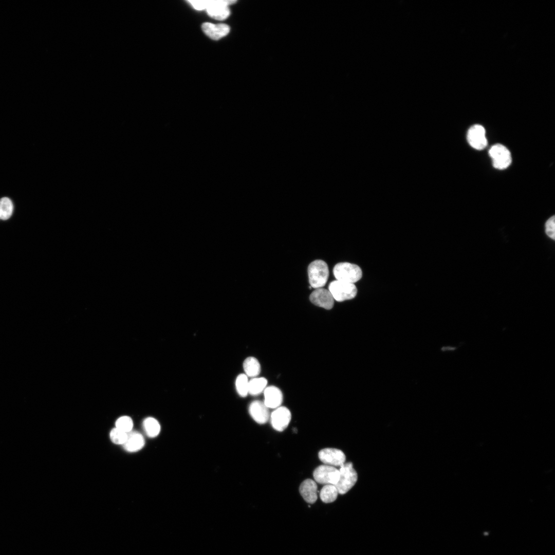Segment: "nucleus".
Here are the masks:
<instances>
[{
  "label": "nucleus",
  "instance_id": "nucleus-1",
  "mask_svg": "<svg viewBox=\"0 0 555 555\" xmlns=\"http://www.w3.org/2000/svg\"><path fill=\"white\" fill-rule=\"evenodd\" d=\"M308 274L311 287L322 288L326 284L328 278V266L322 260H315L308 266Z\"/></svg>",
  "mask_w": 555,
  "mask_h": 555
},
{
  "label": "nucleus",
  "instance_id": "nucleus-2",
  "mask_svg": "<svg viewBox=\"0 0 555 555\" xmlns=\"http://www.w3.org/2000/svg\"><path fill=\"white\" fill-rule=\"evenodd\" d=\"M333 273L336 280L354 284L361 279L362 272L357 265L342 262L337 264L334 267Z\"/></svg>",
  "mask_w": 555,
  "mask_h": 555
},
{
  "label": "nucleus",
  "instance_id": "nucleus-3",
  "mask_svg": "<svg viewBox=\"0 0 555 555\" xmlns=\"http://www.w3.org/2000/svg\"><path fill=\"white\" fill-rule=\"evenodd\" d=\"M340 476L335 485L338 493L344 494L347 493L356 484L358 475L351 462L344 464L339 469Z\"/></svg>",
  "mask_w": 555,
  "mask_h": 555
},
{
  "label": "nucleus",
  "instance_id": "nucleus-4",
  "mask_svg": "<svg viewBox=\"0 0 555 555\" xmlns=\"http://www.w3.org/2000/svg\"><path fill=\"white\" fill-rule=\"evenodd\" d=\"M328 290L334 300L338 302L352 299L356 297L357 293V289L354 284L338 280L334 281L329 284Z\"/></svg>",
  "mask_w": 555,
  "mask_h": 555
},
{
  "label": "nucleus",
  "instance_id": "nucleus-5",
  "mask_svg": "<svg viewBox=\"0 0 555 555\" xmlns=\"http://www.w3.org/2000/svg\"><path fill=\"white\" fill-rule=\"evenodd\" d=\"M489 154L492 159L493 166L495 169H505L511 163L512 158L510 151L501 144L492 145L489 151Z\"/></svg>",
  "mask_w": 555,
  "mask_h": 555
},
{
  "label": "nucleus",
  "instance_id": "nucleus-6",
  "mask_svg": "<svg viewBox=\"0 0 555 555\" xmlns=\"http://www.w3.org/2000/svg\"><path fill=\"white\" fill-rule=\"evenodd\" d=\"M313 476L319 484L335 485L339 480L340 472L339 470L333 466L323 465L314 470Z\"/></svg>",
  "mask_w": 555,
  "mask_h": 555
},
{
  "label": "nucleus",
  "instance_id": "nucleus-7",
  "mask_svg": "<svg viewBox=\"0 0 555 555\" xmlns=\"http://www.w3.org/2000/svg\"><path fill=\"white\" fill-rule=\"evenodd\" d=\"M467 139L469 145L477 150H482L487 145L485 129L479 124H474L469 128Z\"/></svg>",
  "mask_w": 555,
  "mask_h": 555
},
{
  "label": "nucleus",
  "instance_id": "nucleus-8",
  "mask_svg": "<svg viewBox=\"0 0 555 555\" xmlns=\"http://www.w3.org/2000/svg\"><path fill=\"white\" fill-rule=\"evenodd\" d=\"M320 460L324 464L331 466H342L345 464L346 457L341 450L335 448H325L319 452Z\"/></svg>",
  "mask_w": 555,
  "mask_h": 555
},
{
  "label": "nucleus",
  "instance_id": "nucleus-9",
  "mask_svg": "<svg viewBox=\"0 0 555 555\" xmlns=\"http://www.w3.org/2000/svg\"><path fill=\"white\" fill-rule=\"evenodd\" d=\"M236 2L233 0H212L211 5L206 9L208 15L217 20H224L230 15L228 6Z\"/></svg>",
  "mask_w": 555,
  "mask_h": 555
},
{
  "label": "nucleus",
  "instance_id": "nucleus-10",
  "mask_svg": "<svg viewBox=\"0 0 555 555\" xmlns=\"http://www.w3.org/2000/svg\"><path fill=\"white\" fill-rule=\"evenodd\" d=\"M291 418L289 410L285 406L275 409L270 415L271 423L274 429L282 432L288 425Z\"/></svg>",
  "mask_w": 555,
  "mask_h": 555
},
{
  "label": "nucleus",
  "instance_id": "nucleus-11",
  "mask_svg": "<svg viewBox=\"0 0 555 555\" xmlns=\"http://www.w3.org/2000/svg\"><path fill=\"white\" fill-rule=\"evenodd\" d=\"M309 299L315 305L326 309H330L334 306L335 300L330 291L325 288L316 289L310 294Z\"/></svg>",
  "mask_w": 555,
  "mask_h": 555
},
{
  "label": "nucleus",
  "instance_id": "nucleus-12",
  "mask_svg": "<svg viewBox=\"0 0 555 555\" xmlns=\"http://www.w3.org/2000/svg\"><path fill=\"white\" fill-rule=\"evenodd\" d=\"M249 412L253 420L260 424L266 423L269 419V408L260 400L253 401L250 404Z\"/></svg>",
  "mask_w": 555,
  "mask_h": 555
},
{
  "label": "nucleus",
  "instance_id": "nucleus-13",
  "mask_svg": "<svg viewBox=\"0 0 555 555\" xmlns=\"http://www.w3.org/2000/svg\"><path fill=\"white\" fill-rule=\"evenodd\" d=\"M264 403L268 408L276 409L281 406L283 399L281 391L276 386H267L263 392Z\"/></svg>",
  "mask_w": 555,
  "mask_h": 555
},
{
  "label": "nucleus",
  "instance_id": "nucleus-14",
  "mask_svg": "<svg viewBox=\"0 0 555 555\" xmlns=\"http://www.w3.org/2000/svg\"><path fill=\"white\" fill-rule=\"evenodd\" d=\"M201 27L204 33L214 40H219L227 35L230 31L229 26L225 24L204 23Z\"/></svg>",
  "mask_w": 555,
  "mask_h": 555
},
{
  "label": "nucleus",
  "instance_id": "nucleus-15",
  "mask_svg": "<svg viewBox=\"0 0 555 555\" xmlns=\"http://www.w3.org/2000/svg\"><path fill=\"white\" fill-rule=\"evenodd\" d=\"M318 487L316 482L307 479L304 480L299 488V491L303 499L308 503L313 504L317 499Z\"/></svg>",
  "mask_w": 555,
  "mask_h": 555
},
{
  "label": "nucleus",
  "instance_id": "nucleus-16",
  "mask_svg": "<svg viewBox=\"0 0 555 555\" xmlns=\"http://www.w3.org/2000/svg\"><path fill=\"white\" fill-rule=\"evenodd\" d=\"M144 443V439L141 434L136 431H131L127 433L126 440L122 445L126 451L134 452L141 449Z\"/></svg>",
  "mask_w": 555,
  "mask_h": 555
},
{
  "label": "nucleus",
  "instance_id": "nucleus-17",
  "mask_svg": "<svg viewBox=\"0 0 555 555\" xmlns=\"http://www.w3.org/2000/svg\"><path fill=\"white\" fill-rule=\"evenodd\" d=\"M245 374L248 377H256L260 374L261 368L259 361L253 357L247 358L243 363Z\"/></svg>",
  "mask_w": 555,
  "mask_h": 555
},
{
  "label": "nucleus",
  "instance_id": "nucleus-18",
  "mask_svg": "<svg viewBox=\"0 0 555 555\" xmlns=\"http://www.w3.org/2000/svg\"><path fill=\"white\" fill-rule=\"evenodd\" d=\"M143 427L146 435L151 438L158 436L161 429L158 421L152 417H147L143 420Z\"/></svg>",
  "mask_w": 555,
  "mask_h": 555
},
{
  "label": "nucleus",
  "instance_id": "nucleus-19",
  "mask_svg": "<svg viewBox=\"0 0 555 555\" xmlns=\"http://www.w3.org/2000/svg\"><path fill=\"white\" fill-rule=\"evenodd\" d=\"M267 380L264 377H254L249 381L248 394L255 396L263 393L267 387Z\"/></svg>",
  "mask_w": 555,
  "mask_h": 555
},
{
  "label": "nucleus",
  "instance_id": "nucleus-20",
  "mask_svg": "<svg viewBox=\"0 0 555 555\" xmlns=\"http://www.w3.org/2000/svg\"><path fill=\"white\" fill-rule=\"evenodd\" d=\"M338 490L334 485H325L320 493V498L325 503L334 502L338 495Z\"/></svg>",
  "mask_w": 555,
  "mask_h": 555
},
{
  "label": "nucleus",
  "instance_id": "nucleus-21",
  "mask_svg": "<svg viewBox=\"0 0 555 555\" xmlns=\"http://www.w3.org/2000/svg\"><path fill=\"white\" fill-rule=\"evenodd\" d=\"M248 378L245 374H240L238 375L235 380L236 391L242 397H245L248 394L249 380Z\"/></svg>",
  "mask_w": 555,
  "mask_h": 555
},
{
  "label": "nucleus",
  "instance_id": "nucleus-22",
  "mask_svg": "<svg viewBox=\"0 0 555 555\" xmlns=\"http://www.w3.org/2000/svg\"><path fill=\"white\" fill-rule=\"evenodd\" d=\"M13 212V205L8 197L0 199V219L7 220L10 217Z\"/></svg>",
  "mask_w": 555,
  "mask_h": 555
},
{
  "label": "nucleus",
  "instance_id": "nucleus-23",
  "mask_svg": "<svg viewBox=\"0 0 555 555\" xmlns=\"http://www.w3.org/2000/svg\"><path fill=\"white\" fill-rule=\"evenodd\" d=\"M115 425L116 428L127 433L132 431L133 422L130 417L123 416L116 420Z\"/></svg>",
  "mask_w": 555,
  "mask_h": 555
},
{
  "label": "nucleus",
  "instance_id": "nucleus-24",
  "mask_svg": "<svg viewBox=\"0 0 555 555\" xmlns=\"http://www.w3.org/2000/svg\"><path fill=\"white\" fill-rule=\"evenodd\" d=\"M127 436V433L116 428L113 429L109 433L111 441L117 445H123L126 440Z\"/></svg>",
  "mask_w": 555,
  "mask_h": 555
},
{
  "label": "nucleus",
  "instance_id": "nucleus-25",
  "mask_svg": "<svg viewBox=\"0 0 555 555\" xmlns=\"http://www.w3.org/2000/svg\"><path fill=\"white\" fill-rule=\"evenodd\" d=\"M545 232L550 239L555 240V216L550 217L545 223Z\"/></svg>",
  "mask_w": 555,
  "mask_h": 555
},
{
  "label": "nucleus",
  "instance_id": "nucleus-26",
  "mask_svg": "<svg viewBox=\"0 0 555 555\" xmlns=\"http://www.w3.org/2000/svg\"><path fill=\"white\" fill-rule=\"evenodd\" d=\"M212 0H190L188 1L192 6L197 10L207 9L211 4Z\"/></svg>",
  "mask_w": 555,
  "mask_h": 555
}]
</instances>
